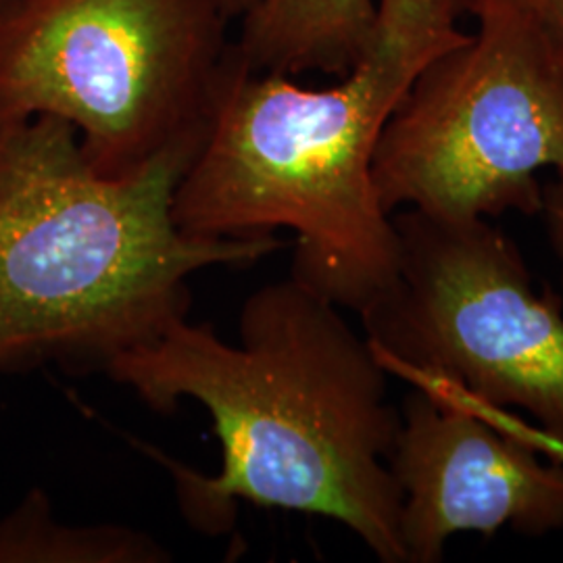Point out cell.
I'll return each instance as SVG.
<instances>
[{"mask_svg": "<svg viewBox=\"0 0 563 563\" xmlns=\"http://www.w3.org/2000/svg\"><path fill=\"white\" fill-rule=\"evenodd\" d=\"M102 374L153 411L186 399L209 411L222 444L216 474L136 444L167 472L197 532H232L249 504L328 518L380 562L407 563L402 493L388 465L401 411L388 399V372L341 307L292 276L246 297L239 341L186 318Z\"/></svg>", "mask_w": 563, "mask_h": 563, "instance_id": "obj_1", "label": "cell"}, {"mask_svg": "<svg viewBox=\"0 0 563 563\" xmlns=\"http://www.w3.org/2000/svg\"><path fill=\"white\" fill-rule=\"evenodd\" d=\"M463 0H378L374 41L330 88L246 69L234 55L199 151L174 192V222L205 239L292 230L290 276L341 309L393 286L401 244L374 184L384 125L411 84L470 41Z\"/></svg>", "mask_w": 563, "mask_h": 563, "instance_id": "obj_2", "label": "cell"}, {"mask_svg": "<svg viewBox=\"0 0 563 563\" xmlns=\"http://www.w3.org/2000/svg\"><path fill=\"white\" fill-rule=\"evenodd\" d=\"M192 157L109 178L67 121H0V378L104 372L188 318L192 276L280 251L274 234L181 232L172 205Z\"/></svg>", "mask_w": 563, "mask_h": 563, "instance_id": "obj_3", "label": "cell"}, {"mask_svg": "<svg viewBox=\"0 0 563 563\" xmlns=\"http://www.w3.org/2000/svg\"><path fill=\"white\" fill-rule=\"evenodd\" d=\"M232 21L223 0H2L0 121H67L109 178L195 155Z\"/></svg>", "mask_w": 563, "mask_h": 563, "instance_id": "obj_4", "label": "cell"}, {"mask_svg": "<svg viewBox=\"0 0 563 563\" xmlns=\"http://www.w3.org/2000/svg\"><path fill=\"white\" fill-rule=\"evenodd\" d=\"M463 11L478 32L432 60L384 125L378 199L390 216H537V174L563 172V44L518 0H463Z\"/></svg>", "mask_w": 563, "mask_h": 563, "instance_id": "obj_5", "label": "cell"}, {"mask_svg": "<svg viewBox=\"0 0 563 563\" xmlns=\"http://www.w3.org/2000/svg\"><path fill=\"white\" fill-rule=\"evenodd\" d=\"M399 274L365 307V336L388 374L518 407L563 444V313L537 295L518 244L493 223L393 218Z\"/></svg>", "mask_w": 563, "mask_h": 563, "instance_id": "obj_6", "label": "cell"}, {"mask_svg": "<svg viewBox=\"0 0 563 563\" xmlns=\"http://www.w3.org/2000/svg\"><path fill=\"white\" fill-rule=\"evenodd\" d=\"M409 384L388 460L402 493L407 563L441 562L457 532L511 528L537 539L563 528L562 463H541L530 444L490 426L462 393Z\"/></svg>", "mask_w": 563, "mask_h": 563, "instance_id": "obj_7", "label": "cell"}, {"mask_svg": "<svg viewBox=\"0 0 563 563\" xmlns=\"http://www.w3.org/2000/svg\"><path fill=\"white\" fill-rule=\"evenodd\" d=\"M378 0H257L242 13L234 55L246 69L342 78L374 41Z\"/></svg>", "mask_w": 563, "mask_h": 563, "instance_id": "obj_8", "label": "cell"}, {"mask_svg": "<svg viewBox=\"0 0 563 563\" xmlns=\"http://www.w3.org/2000/svg\"><path fill=\"white\" fill-rule=\"evenodd\" d=\"M169 562L174 553L134 526L60 522L38 486L0 518V563Z\"/></svg>", "mask_w": 563, "mask_h": 563, "instance_id": "obj_9", "label": "cell"}, {"mask_svg": "<svg viewBox=\"0 0 563 563\" xmlns=\"http://www.w3.org/2000/svg\"><path fill=\"white\" fill-rule=\"evenodd\" d=\"M541 213L544 218V230L549 244L560 263V280L563 292V172H558L555 180L549 181L543 188Z\"/></svg>", "mask_w": 563, "mask_h": 563, "instance_id": "obj_10", "label": "cell"}, {"mask_svg": "<svg viewBox=\"0 0 563 563\" xmlns=\"http://www.w3.org/2000/svg\"><path fill=\"white\" fill-rule=\"evenodd\" d=\"M563 44V0H518Z\"/></svg>", "mask_w": 563, "mask_h": 563, "instance_id": "obj_11", "label": "cell"}, {"mask_svg": "<svg viewBox=\"0 0 563 563\" xmlns=\"http://www.w3.org/2000/svg\"><path fill=\"white\" fill-rule=\"evenodd\" d=\"M255 2H257V0H223L225 9L230 11V15H232L234 20H239L242 13H246Z\"/></svg>", "mask_w": 563, "mask_h": 563, "instance_id": "obj_12", "label": "cell"}, {"mask_svg": "<svg viewBox=\"0 0 563 563\" xmlns=\"http://www.w3.org/2000/svg\"><path fill=\"white\" fill-rule=\"evenodd\" d=\"M0 4H2V0H0Z\"/></svg>", "mask_w": 563, "mask_h": 563, "instance_id": "obj_13", "label": "cell"}]
</instances>
